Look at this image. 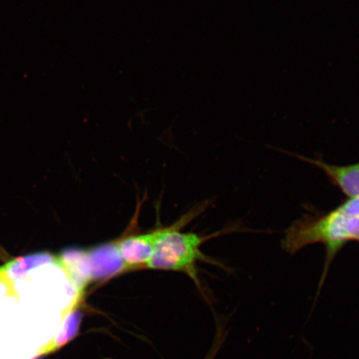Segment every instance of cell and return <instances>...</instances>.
Here are the masks:
<instances>
[{"label":"cell","mask_w":359,"mask_h":359,"mask_svg":"<svg viewBox=\"0 0 359 359\" xmlns=\"http://www.w3.org/2000/svg\"><path fill=\"white\" fill-rule=\"evenodd\" d=\"M179 228L177 224L164 229L146 268L185 273L197 283L196 264L205 259L201 250L205 238Z\"/></svg>","instance_id":"obj_1"},{"label":"cell","mask_w":359,"mask_h":359,"mask_svg":"<svg viewBox=\"0 0 359 359\" xmlns=\"http://www.w3.org/2000/svg\"><path fill=\"white\" fill-rule=\"evenodd\" d=\"M164 229H158L145 234L128 236L115 244L123 260L124 271L134 268L146 267L154 252L157 241L163 234Z\"/></svg>","instance_id":"obj_3"},{"label":"cell","mask_w":359,"mask_h":359,"mask_svg":"<svg viewBox=\"0 0 359 359\" xmlns=\"http://www.w3.org/2000/svg\"><path fill=\"white\" fill-rule=\"evenodd\" d=\"M208 359H213V357H212H212H210V358H208Z\"/></svg>","instance_id":"obj_7"},{"label":"cell","mask_w":359,"mask_h":359,"mask_svg":"<svg viewBox=\"0 0 359 359\" xmlns=\"http://www.w3.org/2000/svg\"><path fill=\"white\" fill-rule=\"evenodd\" d=\"M336 210L340 213L348 215V217H359V197L349 199Z\"/></svg>","instance_id":"obj_6"},{"label":"cell","mask_w":359,"mask_h":359,"mask_svg":"<svg viewBox=\"0 0 359 359\" xmlns=\"http://www.w3.org/2000/svg\"><path fill=\"white\" fill-rule=\"evenodd\" d=\"M299 237L304 246L324 243L333 257L346 242L359 241V217H348L334 210L325 217L304 219Z\"/></svg>","instance_id":"obj_2"},{"label":"cell","mask_w":359,"mask_h":359,"mask_svg":"<svg viewBox=\"0 0 359 359\" xmlns=\"http://www.w3.org/2000/svg\"><path fill=\"white\" fill-rule=\"evenodd\" d=\"M299 157L321 169L334 185L338 186L344 194L350 199L359 197V163L348 165H336L325 163L322 160Z\"/></svg>","instance_id":"obj_4"},{"label":"cell","mask_w":359,"mask_h":359,"mask_svg":"<svg viewBox=\"0 0 359 359\" xmlns=\"http://www.w3.org/2000/svg\"><path fill=\"white\" fill-rule=\"evenodd\" d=\"M81 321L80 313L73 312L67 316L64 325H62L60 333L55 339L48 342L43 348L39 350L36 357L48 355L49 353H55L57 350L69 342L77 335Z\"/></svg>","instance_id":"obj_5"}]
</instances>
